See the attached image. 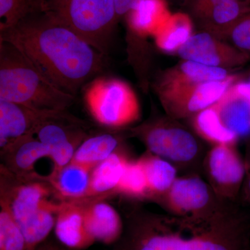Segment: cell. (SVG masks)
Listing matches in <instances>:
<instances>
[{
    "mask_svg": "<svg viewBox=\"0 0 250 250\" xmlns=\"http://www.w3.org/2000/svg\"><path fill=\"white\" fill-rule=\"evenodd\" d=\"M112 250H250V215L223 200L200 214L157 213L139 205L127 210Z\"/></svg>",
    "mask_w": 250,
    "mask_h": 250,
    "instance_id": "6da1fadb",
    "label": "cell"
},
{
    "mask_svg": "<svg viewBox=\"0 0 250 250\" xmlns=\"http://www.w3.org/2000/svg\"><path fill=\"white\" fill-rule=\"evenodd\" d=\"M0 41L17 47L49 82L75 97L106 66V56L43 13L0 31Z\"/></svg>",
    "mask_w": 250,
    "mask_h": 250,
    "instance_id": "7a4b0ae2",
    "label": "cell"
},
{
    "mask_svg": "<svg viewBox=\"0 0 250 250\" xmlns=\"http://www.w3.org/2000/svg\"><path fill=\"white\" fill-rule=\"evenodd\" d=\"M0 205L14 217L25 238L27 250L47 239L54 228L62 200L46 179H24L1 166Z\"/></svg>",
    "mask_w": 250,
    "mask_h": 250,
    "instance_id": "3957f363",
    "label": "cell"
},
{
    "mask_svg": "<svg viewBox=\"0 0 250 250\" xmlns=\"http://www.w3.org/2000/svg\"><path fill=\"white\" fill-rule=\"evenodd\" d=\"M75 99L49 82L17 47L0 41V100L36 109L67 111Z\"/></svg>",
    "mask_w": 250,
    "mask_h": 250,
    "instance_id": "277c9868",
    "label": "cell"
},
{
    "mask_svg": "<svg viewBox=\"0 0 250 250\" xmlns=\"http://www.w3.org/2000/svg\"><path fill=\"white\" fill-rule=\"evenodd\" d=\"M108 56L118 21L114 0H42V11Z\"/></svg>",
    "mask_w": 250,
    "mask_h": 250,
    "instance_id": "5b68a950",
    "label": "cell"
},
{
    "mask_svg": "<svg viewBox=\"0 0 250 250\" xmlns=\"http://www.w3.org/2000/svg\"><path fill=\"white\" fill-rule=\"evenodd\" d=\"M147 150L170 161L179 170H202L206 153L197 138L170 117L154 118L129 129Z\"/></svg>",
    "mask_w": 250,
    "mask_h": 250,
    "instance_id": "8992f818",
    "label": "cell"
},
{
    "mask_svg": "<svg viewBox=\"0 0 250 250\" xmlns=\"http://www.w3.org/2000/svg\"><path fill=\"white\" fill-rule=\"evenodd\" d=\"M83 97L90 115L106 127L125 129L141 119L137 95L129 83L120 79L97 77L85 85Z\"/></svg>",
    "mask_w": 250,
    "mask_h": 250,
    "instance_id": "52a82bcc",
    "label": "cell"
},
{
    "mask_svg": "<svg viewBox=\"0 0 250 250\" xmlns=\"http://www.w3.org/2000/svg\"><path fill=\"white\" fill-rule=\"evenodd\" d=\"M202 172L217 196L238 202L246 176L244 156L236 145L212 146L206 153Z\"/></svg>",
    "mask_w": 250,
    "mask_h": 250,
    "instance_id": "ba28073f",
    "label": "cell"
},
{
    "mask_svg": "<svg viewBox=\"0 0 250 250\" xmlns=\"http://www.w3.org/2000/svg\"><path fill=\"white\" fill-rule=\"evenodd\" d=\"M236 79L231 75L225 80L187 85L157 93V95L166 116L177 121L190 119L218 103L235 83Z\"/></svg>",
    "mask_w": 250,
    "mask_h": 250,
    "instance_id": "9c48e42d",
    "label": "cell"
},
{
    "mask_svg": "<svg viewBox=\"0 0 250 250\" xmlns=\"http://www.w3.org/2000/svg\"><path fill=\"white\" fill-rule=\"evenodd\" d=\"M200 174L178 177L165 195L155 202L166 213L175 215L200 214L223 201Z\"/></svg>",
    "mask_w": 250,
    "mask_h": 250,
    "instance_id": "30bf717a",
    "label": "cell"
},
{
    "mask_svg": "<svg viewBox=\"0 0 250 250\" xmlns=\"http://www.w3.org/2000/svg\"><path fill=\"white\" fill-rule=\"evenodd\" d=\"M177 54L182 60L228 70L245 65L250 59L248 52L205 31L192 34Z\"/></svg>",
    "mask_w": 250,
    "mask_h": 250,
    "instance_id": "8fae6325",
    "label": "cell"
},
{
    "mask_svg": "<svg viewBox=\"0 0 250 250\" xmlns=\"http://www.w3.org/2000/svg\"><path fill=\"white\" fill-rule=\"evenodd\" d=\"M71 116L67 111L36 109L25 105L0 100V147L15 140L35 135L46 122Z\"/></svg>",
    "mask_w": 250,
    "mask_h": 250,
    "instance_id": "7c38bea8",
    "label": "cell"
},
{
    "mask_svg": "<svg viewBox=\"0 0 250 250\" xmlns=\"http://www.w3.org/2000/svg\"><path fill=\"white\" fill-rule=\"evenodd\" d=\"M3 167L16 177L24 179H45L36 173V163L49 158L48 147L34 134L27 135L9 143L1 149ZM47 180V179H46Z\"/></svg>",
    "mask_w": 250,
    "mask_h": 250,
    "instance_id": "4fadbf2b",
    "label": "cell"
},
{
    "mask_svg": "<svg viewBox=\"0 0 250 250\" xmlns=\"http://www.w3.org/2000/svg\"><path fill=\"white\" fill-rule=\"evenodd\" d=\"M230 76L226 69L183 60L161 72L154 81V88L157 94L187 85L223 80Z\"/></svg>",
    "mask_w": 250,
    "mask_h": 250,
    "instance_id": "5bb4252c",
    "label": "cell"
},
{
    "mask_svg": "<svg viewBox=\"0 0 250 250\" xmlns=\"http://www.w3.org/2000/svg\"><path fill=\"white\" fill-rule=\"evenodd\" d=\"M225 126L238 136L250 134V85L234 83L215 104Z\"/></svg>",
    "mask_w": 250,
    "mask_h": 250,
    "instance_id": "9a60e30c",
    "label": "cell"
},
{
    "mask_svg": "<svg viewBox=\"0 0 250 250\" xmlns=\"http://www.w3.org/2000/svg\"><path fill=\"white\" fill-rule=\"evenodd\" d=\"M104 197L90 198L85 207V228L94 240L113 244L120 238L124 228L121 215Z\"/></svg>",
    "mask_w": 250,
    "mask_h": 250,
    "instance_id": "2e32d148",
    "label": "cell"
},
{
    "mask_svg": "<svg viewBox=\"0 0 250 250\" xmlns=\"http://www.w3.org/2000/svg\"><path fill=\"white\" fill-rule=\"evenodd\" d=\"M88 199L65 202L59 212L55 225L56 234L59 241L65 246L81 250L95 241L85 225V207Z\"/></svg>",
    "mask_w": 250,
    "mask_h": 250,
    "instance_id": "e0dca14e",
    "label": "cell"
},
{
    "mask_svg": "<svg viewBox=\"0 0 250 250\" xmlns=\"http://www.w3.org/2000/svg\"><path fill=\"white\" fill-rule=\"evenodd\" d=\"M93 169L89 166L71 161L61 170L49 174L47 181L64 201L88 199Z\"/></svg>",
    "mask_w": 250,
    "mask_h": 250,
    "instance_id": "ac0fdd59",
    "label": "cell"
},
{
    "mask_svg": "<svg viewBox=\"0 0 250 250\" xmlns=\"http://www.w3.org/2000/svg\"><path fill=\"white\" fill-rule=\"evenodd\" d=\"M131 159L125 150L120 148L95 166L91 172L88 198L116 194L117 187Z\"/></svg>",
    "mask_w": 250,
    "mask_h": 250,
    "instance_id": "d6986e66",
    "label": "cell"
},
{
    "mask_svg": "<svg viewBox=\"0 0 250 250\" xmlns=\"http://www.w3.org/2000/svg\"><path fill=\"white\" fill-rule=\"evenodd\" d=\"M170 16L164 0H141L126 16L128 39L154 36Z\"/></svg>",
    "mask_w": 250,
    "mask_h": 250,
    "instance_id": "ffe728a7",
    "label": "cell"
},
{
    "mask_svg": "<svg viewBox=\"0 0 250 250\" xmlns=\"http://www.w3.org/2000/svg\"><path fill=\"white\" fill-rule=\"evenodd\" d=\"M250 9V3L243 0H226L212 6L196 18L203 31L223 39L230 29Z\"/></svg>",
    "mask_w": 250,
    "mask_h": 250,
    "instance_id": "44dd1931",
    "label": "cell"
},
{
    "mask_svg": "<svg viewBox=\"0 0 250 250\" xmlns=\"http://www.w3.org/2000/svg\"><path fill=\"white\" fill-rule=\"evenodd\" d=\"M139 159L147 178L149 200L156 202L173 185L178 177V169L170 161L147 150Z\"/></svg>",
    "mask_w": 250,
    "mask_h": 250,
    "instance_id": "7402d4cb",
    "label": "cell"
},
{
    "mask_svg": "<svg viewBox=\"0 0 250 250\" xmlns=\"http://www.w3.org/2000/svg\"><path fill=\"white\" fill-rule=\"evenodd\" d=\"M190 120L197 136L212 146H234L240 139L224 124L214 104L199 112Z\"/></svg>",
    "mask_w": 250,
    "mask_h": 250,
    "instance_id": "603a6c76",
    "label": "cell"
},
{
    "mask_svg": "<svg viewBox=\"0 0 250 250\" xmlns=\"http://www.w3.org/2000/svg\"><path fill=\"white\" fill-rule=\"evenodd\" d=\"M120 148L121 138L114 131L88 136L77 148L72 161L94 168Z\"/></svg>",
    "mask_w": 250,
    "mask_h": 250,
    "instance_id": "cb8c5ba5",
    "label": "cell"
},
{
    "mask_svg": "<svg viewBox=\"0 0 250 250\" xmlns=\"http://www.w3.org/2000/svg\"><path fill=\"white\" fill-rule=\"evenodd\" d=\"M193 34V24L187 14L171 15L153 36L158 48L167 54L178 52Z\"/></svg>",
    "mask_w": 250,
    "mask_h": 250,
    "instance_id": "d4e9b609",
    "label": "cell"
},
{
    "mask_svg": "<svg viewBox=\"0 0 250 250\" xmlns=\"http://www.w3.org/2000/svg\"><path fill=\"white\" fill-rule=\"evenodd\" d=\"M116 194L135 200H149V189L146 172L139 159H131L126 166Z\"/></svg>",
    "mask_w": 250,
    "mask_h": 250,
    "instance_id": "484cf974",
    "label": "cell"
},
{
    "mask_svg": "<svg viewBox=\"0 0 250 250\" xmlns=\"http://www.w3.org/2000/svg\"><path fill=\"white\" fill-rule=\"evenodd\" d=\"M41 11L42 0H0V31L14 27L27 16Z\"/></svg>",
    "mask_w": 250,
    "mask_h": 250,
    "instance_id": "4316f807",
    "label": "cell"
},
{
    "mask_svg": "<svg viewBox=\"0 0 250 250\" xmlns=\"http://www.w3.org/2000/svg\"><path fill=\"white\" fill-rule=\"evenodd\" d=\"M0 250H27L25 238L9 210L0 205Z\"/></svg>",
    "mask_w": 250,
    "mask_h": 250,
    "instance_id": "83f0119b",
    "label": "cell"
},
{
    "mask_svg": "<svg viewBox=\"0 0 250 250\" xmlns=\"http://www.w3.org/2000/svg\"><path fill=\"white\" fill-rule=\"evenodd\" d=\"M229 40L230 44L243 52H250V9L223 36L222 40Z\"/></svg>",
    "mask_w": 250,
    "mask_h": 250,
    "instance_id": "f1b7e54d",
    "label": "cell"
},
{
    "mask_svg": "<svg viewBox=\"0 0 250 250\" xmlns=\"http://www.w3.org/2000/svg\"><path fill=\"white\" fill-rule=\"evenodd\" d=\"M244 161L246 166V176L242 188L241 197L242 200L249 206L250 208V139L246 142Z\"/></svg>",
    "mask_w": 250,
    "mask_h": 250,
    "instance_id": "f546056e",
    "label": "cell"
},
{
    "mask_svg": "<svg viewBox=\"0 0 250 250\" xmlns=\"http://www.w3.org/2000/svg\"><path fill=\"white\" fill-rule=\"evenodd\" d=\"M224 1L226 0H188V4L192 16L196 19L212 6Z\"/></svg>",
    "mask_w": 250,
    "mask_h": 250,
    "instance_id": "4dcf8cb0",
    "label": "cell"
},
{
    "mask_svg": "<svg viewBox=\"0 0 250 250\" xmlns=\"http://www.w3.org/2000/svg\"><path fill=\"white\" fill-rule=\"evenodd\" d=\"M141 0H114L117 17H126L132 10L137 6Z\"/></svg>",
    "mask_w": 250,
    "mask_h": 250,
    "instance_id": "1f68e13d",
    "label": "cell"
},
{
    "mask_svg": "<svg viewBox=\"0 0 250 250\" xmlns=\"http://www.w3.org/2000/svg\"><path fill=\"white\" fill-rule=\"evenodd\" d=\"M34 250H81L65 246L60 241L47 240L41 243Z\"/></svg>",
    "mask_w": 250,
    "mask_h": 250,
    "instance_id": "d6a6232c",
    "label": "cell"
},
{
    "mask_svg": "<svg viewBox=\"0 0 250 250\" xmlns=\"http://www.w3.org/2000/svg\"><path fill=\"white\" fill-rule=\"evenodd\" d=\"M243 1H247V2L250 3V0H243Z\"/></svg>",
    "mask_w": 250,
    "mask_h": 250,
    "instance_id": "836d02e7",
    "label": "cell"
},
{
    "mask_svg": "<svg viewBox=\"0 0 250 250\" xmlns=\"http://www.w3.org/2000/svg\"><path fill=\"white\" fill-rule=\"evenodd\" d=\"M249 83H250V82H249Z\"/></svg>",
    "mask_w": 250,
    "mask_h": 250,
    "instance_id": "e575fe53",
    "label": "cell"
}]
</instances>
